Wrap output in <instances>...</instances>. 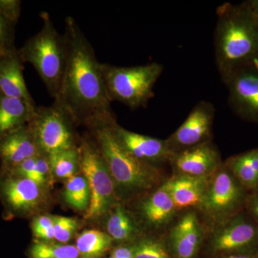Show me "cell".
Here are the masks:
<instances>
[{
	"mask_svg": "<svg viewBox=\"0 0 258 258\" xmlns=\"http://www.w3.org/2000/svg\"><path fill=\"white\" fill-rule=\"evenodd\" d=\"M108 235L113 240L125 241L133 235L135 227L133 222L121 206L118 205L107 222Z\"/></svg>",
	"mask_w": 258,
	"mask_h": 258,
	"instance_id": "obj_25",
	"label": "cell"
},
{
	"mask_svg": "<svg viewBox=\"0 0 258 258\" xmlns=\"http://www.w3.org/2000/svg\"><path fill=\"white\" fill-rule=\"evenodd\" d=\"M208 177L178 174L164 185L170 195L176 210L201 206L208 190Z\"/></svg>",
	"mask_w": 258,
	"mask_h": 258,
	"instance_id": "obj_16",
	"label": "cell"
},
{
	"mask_svg": "<svg viewBox=\"0 0 258 258\" xmlns=\"http://www.w3.org/2000/svg\"><path fill=\"white\" fill-rule=\"evenodd\" d=\"M107 92L111 101L131 109L145 107L154 97V88L164 67L157 62L120 67L101 63Z\"/></svg>",
	"mask_w": 258,
	"mask_h": 258,
	"instance_id": "obj_4",
	"label": "cell"
},
{
	"mask_svg": "<svg viewBox=\"0 0 258 258\" xmlns=\"http://www.w3.org/2000/svg\"><path fill=\"white\" fill-rule=\"evenodd\" d=\"M42 27L18 50L23 63L36 70L51 97L55 99L60 90L66 64V44L47 12L40 13Z\"/></svg>",
	"mask_w": 258,
	"mask_h": 258,
	"instance_id": "obj_3",
	"label": "cell"
},
{
	"mask_svg": "<svg viewBox=\"0 0 258 258\" xmlns=\"http://www.w3.org/2000/svg\"><path fill=\"white\" fill-rule=\"evenodd\" d=\"M249 9L258 16V0H251V1L246 3Z\"/></svg>",
	"mask_w": 258,
	"mask_h": 258,
	"instance_id": "obj_35",
	"label": "cell"
},
{
	"mask_svg": "<svg viewBox=\"0 0 258 258\" xmlns=\"http://www.w3.org/2000/svg\"><path fill=\"white\" fill-rule=\"evenodd\" d=\"M213 175L201 206L215 218L235 215L244 201L243 186L226 166H220Z\"/></svg>",
	"mask_w": 258,
	"mask_h": 258,
	"instance_id": "obj_8",
	"label": "cell"
},
{
	"mask_svg": "<svg viewBox=\"0 0 258 258\" xmlns=\"http://www.w3.org/2000/svg\"><path fill=\"white\" fill-rule=\"evenodd\" d=\"M40 154L28 125L0 139V158L8 167L15 169L24 161Z\"/></svg>",
	"mask_w": 258,
	"mask_h": 258,
	"instance_id": "obj_15",
	"label": "cell"
},
{
	"mask_svg": "<svg viewBox=\"0 0 258 258\" xmlns=\"http://www.w3.org/2000/svg\"><path fill=\"white\" fill-rule=\"evenodd\" d=\"M21 10L20 0H0V13L15 25L18 24Z\"/></svg>",
	"mask_w": 258,
	"mask_h": 258,
	"instance_id": "obj_31",
	"label": "cell"
},
{
	"mask_svg": "<svg viewBox=\"0 0 258 258\" xmlns=\"http://www.w3.org/2000/svg\"><path fill=\"white\" fill-rule=\"evenodd\" d=\"M115 138L125 151L139 160L153 163L170 161L174 156L166 140L130 132L115 123L111 125Z\"/></svg>",
	"mask_w": 258,
	"mask_h": 258,
	"instance_id": "obj_11",
	"label": "cell"
},
{
	"mask_svg": "<svg viewBox=\"0 0 258 258\" xmlns=\"http://www.w3.org/2000/svg\"><path fill=\"white\" fill-rule=\"evenodd\" d=\"M78 147L56 153L47 157L51 171L56 176L69 179L75 175V173L79 168V152Z\"/></svg>",
	"mask_w": 258,
	"mask_h": 258,
	"instance_id": "obj_23",
	"label": "cell"
},
{
	"mask_svg": "<svg viewBox=\"0 0 258 258\" xmlns=\"http://www.w3.org/2000/svg\"><path fill=\"white\" fill-rule=\"evenodd\" d=\"M134 258H169L161 243L155 240H145L134 249Z\"/></svg>",
	"mask_w": 258,
	"mask_h": 258,
	"instance_id": "obj_28",
	"label": "cell"
},
{
	"mask_svg": "<svg viewBox=\"0 0 258 258\" xmlns=\"http://www.w3.org/2000/svg\"><path fill=\"white\" fill-rule=\"evenodd\" d=\"M114 258H134L133 249L127 247H119L115 248L112 253Z\"/></svg>",
	"mask_w": 258,
	"mask_h": 258,
	"instance_id": "obj_34",
	"label": "cell"
},
{
	"mask_svg": "<svg viewBox=\"0 0 258 258\" xmlns=\"http://www.w3.org/2000/svg\"><path fill=\"white\" fill-rule=\"evenodd\" d=\"M32 231L37 238L45 240L55 239L53 218L45 215L37 217L32 223Z\"/></svg>",
	"mask_w": 258,
	"mask_h": 258,
	"instance_id": "obj_30",
	"label": "cell"
},
{
	"mask_svg": "<svg viewBox=\"0 0 258 258\" xmlns=\"http://www.w3.org/2000/svg\"><path fill=\"white\" fill-rule=\"evenodd\" d=\"M64 198L66 203L79 210H88L90 203V190L83 176H73L68 179L64 186Z\"/></svg>",
	"mask_w": 258,
	"mask_h": 258,
	"instance_id": "obj_24",
	"label": "cell"
},
{
	"mask_svg": "<svg viewBox=\"0 0 258 258\" xmlns=\"http://www.w3.org/2000/svg\"><path fill=\"white\" fill-rule=\"evenodd\" d=\"M40 186L31 179L17 176L5 180L2 193L12 210L25 212L36 208L41 200Z\"/></svg>",
	"mask_w": 258,
	"mask_h": 258,
	"instance_id": "obj_18",
	"label": "cell"
},
{
	"mask_svg": "<svg viewBox=\"0 0 258 258\" xmlns=\"http://www.w3.org/2000/svg\"><path fill=\"white\" fill-rule=\"evenodd\" d=\"M257 242V226L242 215H237L215 232L212 246L218 252H232L249 248Z\"/></svg>",
	"mask_w": 258,
	"mask_h": 258,
	"instance_id": "obj_13",
	"label": "cell"
},
{
	"mask_svg": "<svg viewBox=\"0 0 258 258\" xmlns=\"http://www.w3.org/2000/svg\"><path fill=\"white\" fill-rule=\"evenodd\" d=\"M225 166L244 187L257 189L258 148L230 158Z\"/></svg>",
	"mask_w": 258,
	"mask_h": 258,
	"instance_id": "obj_21",
	"label": "cell"
},
{
	"mask_svg": "<svg viewBox=\"0 0 258 258\" xmlns=\"http://www.w3.org/2000/svg\"><path fill=\"white\" fill-rule=\"evenodd\" d=\"M203 231L198 217L193 212L180 219L171 232L170 240L178 258H194L198 253Z\"/></svg>",
	"mask_w": 258,
	"mask_h": 258,
	"instance_id": "obj_17",
	"label": "cell"
},
{
	"mask_svg": "<svg viewBox=\"0 0 258 258\" xmlns=\"http://www.w3.org/2000/svg\"><path fill=\"white\" fill-rule=\"evenodd\" d=\"M31 258H79L76 246L36 242L30 250Z\"/></svg>",
	"mask_w": 258,
	"mask_h": 258,
	"instance_id": "obj_26",
	"label": "cell"
},
{
	"mask_svg": "<svg viewBox=\"0 0 258 258\" xmlns=\"http://www.w3.org/2000/svg\"><path fill=\"white\" fill-rule=\"evenodd\" d=\"M111 125L93 130L112 177L125 188L150 189L157 183L159 172L154 166L136 159L125 151L115 138Z\"/></svg>",
	"mask_w": 258,
	"mask_h": 258,
	"instance_id": "obj_5",
	"label": "cell"
},
{
	"mask_svg": "<svg viewBox=\"0 0 258 258\" xmlns=\"http://www.w3.org/2000/svg\"><path fill=\"white\" fill-rule=\"evenodd\" d=\"M223 81L228 88L229 100L236 113L258 122V68L255 64L235 71Z\"/></svg>",
	"mask_w": 258,
	"mask_h": 258,
	"instance_id": "obj_9",
	"label": "cell"
},
{
	"mask_svg": "<svg viewBox=\"0 0 258 258\" xmlns=\"http://www.w3.org/2000/svg\"><path fill=\"white\" fill-rule=\"evenodd\" d=\"M72 118L54 102L51 106L37 107L29 128L44 155L48 156L78 147Z\"/></svg>",
	"mask_w": 258,
	"mask_h": 258,
	"instance_id": "obj_7",
	"label": "cell"
},
{
	"mask_svg": "<svg viewBox=\"0 0 258 258\" xmlns=\"http://www.w3.org/2000/svg\"><path fill=\"white\" fill-rule=\"evenodd\" d=\"M215 113L211 103L199 102L184 123L166 140L174 154L210 142Z\"/></svg>",
	"mask_w": 258,
	"mask_h": 258,
	"instance_id": "obj_10",
	"label": "cell"
},
{
	"mask_svg": "<svg viewBox=\"0 0 258 258\" xmlns=\"http://www.w3.org/2000/svg\"><path fill=\"white\" fill-rule=\"evenodd\" d=\"M142 210L149 223L161 226L170 220L176 210L170 195L162 185L144 202Z\"/></svg>",
	"mask_w": 258,
	"mask_h": 258,
	"instance_id": "obj_20",
	"label": "cell"
},
{
	"mask_svg": "<svg viewBox=\"0 0 258 258\" xmlns=\"http://www.w3.org/2000/svg\"><path fill=\"white\" fill-rule=\"evenodd\" d=\"M50 171L51 169L48 158L44 154H40L37 157L31 180L39 186H41L46 181L47 176Z\"/></svg>",
	"mask_w": 258,
	"mask_h": 258,
	"instance_id": "obj_32",
	"label": "cell"
},
{
	"mask_svg": "<svg viewBox=\"0 0 258 258\" xmlns=\"http://www.w3.org/2000/svg\"><path fill=\"white\" fill-rule=\"evenodd\" d=\"M96 141V140H95ZM79 168L87 181L90 203L85 217L100 216L109 206L114 193V183L98 144L83 139L78 147Z\"/></svg>",
	"mask_w": 258,
	"mask_h": 258,
	"instance_id": "obj_6",
	"label": "cell"
},
{
	"mask_svg": "<svg viewBox=\"0 0 258 258\" xmlns=\"http://www.w3.org/2000/svg\"><path fill=\"white\" fill-rule=\"evenodd\" d=\"M170 161L178 174L197 177H208L220 166V154L210 142L176 153Z\"/></svg>",
	"mask_w": 258,
	"mask_h": 258,
	"instance_id": "obj_12",
	"label": "cell"
},
{
	"mask_svg": "<svg viewBox=\"0 0 258 258\" xmlns=\"http://www.w3.org/2000/svg\"><path fill=\"white\" fill-rule=\"evenodd\" d=\"M113 239L99 230H86L76 240V248L81 258H99L109 248Z\"/></svg>",
	"mask_w": 258,
	"mask_h": 258,
	"instance_id": "obj_22",
	"label": "cell"
},
{
	"mask_svg": "<svg viewBox=\"0 0 258 258\" xmlns=\"http://www.w3.org/2000/svg\"><path fill=\"white\" fill-rule=\"evenodd\" d=\"M109 258H114V257H112V256H111V257H109Z\"/></svg>",
	"mask_w": 258,
	"mask_h": 258,
	"instance_id": "obj_37",
	"label": "cell"
},
{
	"mask_svg": "<svg viewBox=\"0 0 258 258\" xmlns=\"http://www.w3.org/2000/svg\"><path fill=\"white\" fill-rule=\"evenodd\" d=\"M15 28L16 25L10 23L0 13V52L15 50Z\"/></svg>",
	"mask_w": 258,
	"mask_h": 258,
	"instance_id": "obj_29",
	"label": "cell"
},
{
	"mask_svg": "<svg viewBox=\"0 0 258 258\" xmlns=\"http://www.w3.org/2000/svg\"><path fill=\"white\" fill-rule=\"evenodd\" d=\"M0 54H1V52H0Z\"/></svg>",
	"mask_w": 258,
	"mask_h": 258,
	"instance_id": "obj_38",
	"label": "cell"
},
{
	"mask_svg": "<svg viewBox=\"0 0 258 258\" xmlns=\"http://www.w3.org/2000/svg\"><path fill=\"white\" fill-rule=\"evenodd\" d=\"M64 22L66 69L54 102L76 124L83 123L92 129L114 124L112 101L92 45L74 18L68 16Z\"/></svg>",
	"mask_w": 258,
	"mask_h": 258,
	"instance_id": "obj_1",
	"label": "cell"
},
{
	"mask_svg": "<svg viewBox=\"0 0 258 258\" xmlns=\"http://www.w3.org/2000/svg\"><path fill=\"white\" fill-rule=\"evenodd\" d=\"M0 92L36 106L24 79L23 62L18 49L0 54Z\"/></svg>",
	"mask_w": 258,
	"mask_h": 258,
	"instance_id": "obj_14",
	"label": "cell"
},
{
	"mask_svg": "<svg viewBox=\"0 0 258 258\" xmlns=\"http://www.w3.org/2000/svg\"><path fill=\"white\" fill-rule=\"evenodd\" d=\"M225 258H254V257H252V256H249V255H243V254H242V255H237V254H235V255H230V256H228V257H225Z\"/></svg>",
	"mask_w": 258,
	"mask_h": 258,
	"instance_id": "obj_36",
	"label": "cell"
},
{
	"mask_svg": "<svg viewBox=\"0 0 258 258\" xmlns=\"http://www.w3.org/2000/svg\"><path fill=\"white\" fill-rule=\"evenodd\" d=\"M78 227V222L74 218L67 217H53V229L55 239L62 243L71 240Z\"/></svg>",
	"mask_w": 258,
	"mask_h": 258,
	"instance_id": "obj_27",
	"label": "cell"
},
{
	"mask_svg": "<svg viewBox=\"0 0 258 258\" xmlns=\"http://www.w3.org/2000/svg\"><path fill=\"white\" fill-rule=\"evenodd\" d=\"M247 206L250 215L258 222V191L249 197L247 201Z\"/></svg>",
	"mask_w": 258,
	"mask_h": 258,
	"instance_id": "obj_33",
	"label": "cell"
},
{
	"mask_svg": "<svg viewBox=\"0 0 258 258\" xmlns=\"http://www.w3.org/2000/svg\"><path fill=\"white\" fill-rule=\"evenodd\" d=\"M37 106L0 92V139L28 125Z\"/></svg>",
	"mask_w": 258,
	"mask_h": 258,
	"instance_id": "obj_19",
	"label": "cell"
},
{
	"mask_svg": "<svg viewBox=\"0 0 258 258\" xmlns=\"http://www.w3.org/2000/svg\"><path fill=\"white\" fill-rule=\"evenodd\" d=\"M215 59L222 79L258 60V16L246 3L217 10Z\"/></svg>",
	"mask_w": 258,
	"mask_h": 258,
	"instance_id": "obj_2",
	"label": "cell"
}]
</instances>
